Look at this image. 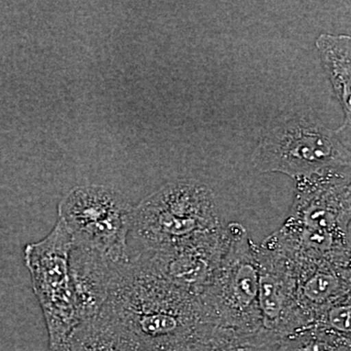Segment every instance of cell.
Segmentation results:
<instances>
[{
    "label": "cell",
    "instance_id": "cell-1",
    "mask_svg": "<svg viewBox=\"0 0 351 351\" xmlns=\"http://www.w3.org/2000/svg\"><path fill=\"white\" fill-rule=\"evenodd\" d=\"M101 313L143 351H191L202 325L195 295L138 258L119 265Z\"/></svg>",
    "mask_w": 351,
    "mask_h": 351
},
{
    "label": "cell",
    "instance_id": "cell-2",
    "mask_svg": "<svg viewBox=\"0 0 351 351\" xmlns=\"http://www.w3.org/2000/svg\"><path fill=\"white\" fill-rule=\"evenodd\" d=\"M350 167L295 181L290 213L274 237L297 262L350 265Z\"/></svg>",
    "mask_w": 351,
    "mask_h": 351
},
{
    "label": "cell",
    "instance_id": "cell-3",
    "mask_svg": "<svg viewBox=\"0 0 351 351\" xmlns=\"http://www.w3.org/2000/svg\"><path fill=\"white\" fill-rule=\"evenodd\" d=\"M350 124L331 129L307 112L276 117L263 132L253 154L261 173H281L297 180L350 167Z\"/></svg>",
    "mask_w": 351,
    "mask_h": 351
},
{
    "label": "cell",
    "instance_id": "cell-4",
    "mask_svg": "<svg viewBox=\"0 0 351 351\" xmlns=\"http://www.w3.org/2000/svg\"><path fill=\"white\" fill-rule=\"evenodd\" d=\"M223 226L209 186L196 180H175L134 207L129 257L167 250Z\"/></svg>",
    "mask_w": 351,
    "mask_h": 351
},
{
    "label": "cell",
    "instance_id": "cell-5",
    "mask_svg": "<svg viewBox=\"0 0 351 351\" xmlns=\"http://www.w3.org/2000/svg\"><path fill=\"white\" fill-rule=\"evenodd\" d=\"M228 245L218 267L196 295L202 324L257 332L263 329L258 306L257 244L243 225H226Z\"/></svg>",
    "mask_w": 351,
    "mask_h": 351
},
{
    "label": "cell",
    "instance_id": "cell-6",
    "mask_svg": "<svg viewBox=\"0 0 351 351\" xmlns=\"http://www.w3.org/2000/svg\"><path fill=\"white\" fill-rule=\"evenodd\" d=\"M133 209L123 196L107 186H76L60 202L58 221L68 230L73 244L122 265L129 260Z\"/></svg>",
    "mask_w": 351,
    "mask_h": 351
},
{
    "label": "cell",
    "instance_id": "cell-7",
    "mask_svg": "<svg viewBox=\"0 0 351 351\" xmlns=\"http://www.w3.org/2000/svg\"><path fill=\"white\" fill-rule=\"evenodd\" d=\"M71 248V234L57 221L44 239L24 249L25 265L47 328L48 348L61 345L80 324L69 267Z\"/></svg>",
    "mask_w": 351,
    "mask_h": 351
},
{
    "label": "cell",
    "instance_id": "cell-8",
    "mask_svg": "<svg viewBox=\"0 0 351 351\" xmlns=\"http://www.w3.org/2000/svg\"><path fill=\"white\" fill-rule=\"evenodd\" d=\"M258 306L263 328L282 339L311 327L298 302L297 267L274 234L257 244Z\"/></svg>",
    "mask_w": 351,
    "mask_h": 351
},
{
    "label": "cell",
    "instance_id": "cell-9",
    "mask_svg": "<svg viewBox=\"0 0 351 351\" xmlns=\"http://www.w3.org/2000/svg\"><path fill=\"white\" fill-rule=\"evenodd\" d=\"M226 226L203 233L156 253L130 256L144 261L191 295H197L213 276L228 245Z\"/></svg>",
    "mask_w": 351,
    "mask_h": 351
},
{
    "label": "cell",
    "instance_id": "cell-10",
    "mask_svg": "<svg viewBox=\"0 0 351 351\" xmlns=\"http://www.w3.org/2000/svg\"><path fill=\"white\" fill-rule=\"evenodd\" d=\"M119 265L97 252L73 243L69 267L80 323L93 319L101 313Z\"/></svg>",
    "mask_w": 351,
    "mask_h": 351
},
{
    "label": "cell",
    "instance_id": "cell-11",
    "mask_svg": "<svg viewBox=\"0 0 351 351\" xmlns=\"http://www.w3.org/2000/svg\"><path fill=\"white\" fill-rule=\"evenodd\" d=\"M295 267L298 302L311 326L327 307L351 297L350 265L320 261L295 262Z\"/></svg>",
    "mask_w": 351,
    "mask_h": 351
},
{
    "label": "cell",
    "instance_id": "cell-12",
    "mask_svg": "<svg viewBox=\"0 0 351 351\" xmlns=\"http://www.w3.org/2000/svg\"><path fill=\"white\" fill-rule=\"evenodd\" d=\"M48 351H143L140 346L105 313L84 321L61 345Z\"/></svg>",
    "mask_w": 351,
    "mask_h": 351
},
{
    "label": "cell",
    "instance_id": "cell-13",
    "mask_svg": "<svg viewBox=\"0 0 351 351\" xmlns=\"http://www.w3.org/2000/svg\"><path fill=\"white\" fill-rule=\"evenodd\" d=\"M316 47L345 112V122L351 123L350 36L322 34L316 39Z\"/></svg>",
    "mask_w": 351,
    "mask_h": 351
},
{
    "label": "cell",
    "instance_id": "cell-14",
    "mask_svg": "<svg viewBox=\"0 0 351 351\" xmlns=\"http://www.w3.org/2000/svg\"><path fill=\"white\" fill-rule=\"evenodd\" d=\"M279 341L265 329L247 332L202 324L191 351H274Z\"/></svg>",
    "mask_w": 351,
    "mask_h": 351
},
{
    "label": "cell",
    "instance_id": "cell-15",
    "mask_svg": "<svg viewBox=\"0 0 351 351\" xmlns=\"http://www.w3.org/2000/svg\"><path fill=\"white\" fill-rule=\"evenodd\" d=\"M274 351H351V337L311 326L280 339Z\"/></svg>",
    "mask_w": 351,
    "mask_h": 351
},
{
    "label": "cell",
    "instance_id": "cell-16",
    "mask_svg": "<svg viewBox=\"0 0 351 351\" xmlns=\"http://www.w3.org/2000/svg\"><path fill=\"white\" fill-rule=\"evenodd\" d=\"M351 297L346 298L332 304L318 314L311 326L322 328L338 332L343 336L351 337L350 313Z\"/></svg>",
    "mask_w": 351,
    "mask_h": 351
}]
</instances>
